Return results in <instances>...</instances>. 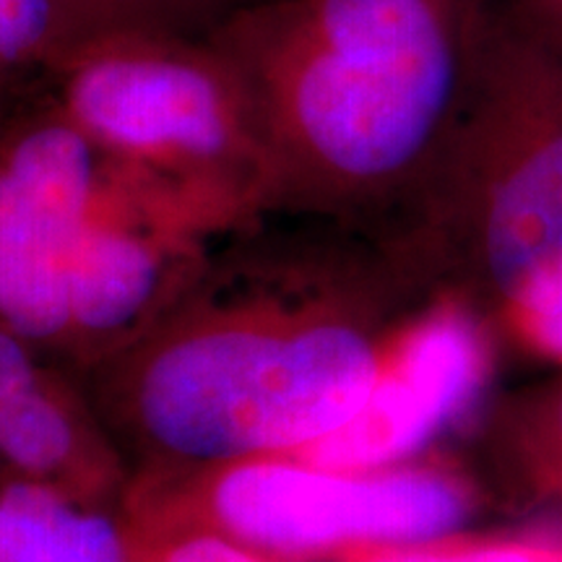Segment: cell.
Here are the masks:
<instances>
[{"instance_id":"1","label":"cell","mask_w":562,"mask_h":562,"mask_svg":"<svg viewBox=\"0 0 562 562\" xmlns=\"http://www.w3.org/2000/svg\"><path fill=\"white\" fill-rule=\"evenodd\" d=\"M422 292L435 290L381 240L250 224L76 381L131 480L300 453L360 409Z\"/></svg>"},{"instance_id":"2","label":"cell","mask_w":562,"mask_h":562,"mask_svg":"<svg viewBox=\"0 0 562 562\" xmlns=\"http://www.w3.org/2000/svg\"><path fill=\"white\" fill-rule=\"evenodd\" d=\"M487 34L482 0H258L224 16L206 40L256 117L263 216L389 235L459 123Z\"/></svg>"},{"instance_id":"3","label":"cell","mask_w":562,"mask_h":562,"mask_svg":"<svg viewBox=\"0 0 562 562\" xmlns=\"http://www.w3.org/2000/svg\"><path fill=\"white\" fill-rule=\"evenodd\" d=\"M383 243L487 323L562 263L560 50L490 26L459 123Z\"/></svg>"},{"instance_id":"4","label":"cell","mask_w":562,"mask_h":562,"mask_svg":"<svg viewBox=\"0 0 562 562\" xmlns=\"http://www.w3.org/2000/svg\"><path fill=\"white\" fill-rule=\"evenodd\" d=\"M476 484L442 467L341 472L294 453L133 476L123 510L146 521L206 526L279 562L453 537Z\"/></svg>"},{"instance_id":"5","label":"cell","mask_w":562,"mask_h":562,"mask_svg":"<svg viewBox=\"0 0 562 562\" xmlns=\"http://www.w3.org/2000/svg\"><path fill=\"white\" fill-rule=\"evenodd\" d=\"M55 108L112 157L263 216V151L248 94L209 40L131 30L55 70Z\"/></svg>"},{"instance_id":"6","label":"cell","mask_w":562,"mask_h":562,"mask_svg":"<svg viewBox=\"0 0 562 562\" xmlns=\"http://www.w3.org/2000/svg\"><path fill=\"white\" fill-rule=\"evenodd\" d=\"M123 172L55 104L0 128V326L58 362L76 252Z\"/></svg>"},{"instance_id":"7","label":"cell","mask_w":562,"mask_h":562,"mask_svg":"<svg viewBox=\"0 0 562 562\" xmlns=\"http://www.w3.org/2000/svg\"><path fill=\"white\" fill-rule=\"evenodd\" d=\"M490 368V323L438 292L396 334L360 409L294 456L341 472L406 467L476 402Z\"/></svg>"},{"instance_id":"8","label":"cell","mask_w":562,"mask_h":562,"mask_svg":"<svg viewBox=\"0 0 562 562\" xmlns=\"http://www.w3.org/2000/svg\"><path fill=\"white\" fill-rule=\"evenodd\" d=\"M0 482H34L121 505L131 469L76 372L0 326Z\"/></svg>"},{"instance_id":"9","label":"cell","mask_w":562,"mask_h":562,"mask_svg":"<svg viewBox=\"0 0 562 562\" xmlns=\"http://www.w3.org/2000/svg\"><path fill=\"white\" fill-rule=\"evenodd\" d=\"M0 562H131L123 505L34 482H0Z\"/></svg>"},{"instance_id":"10","label":"cell","mask_w":562,"mask_h":562,"mask_svg":"<svg viewBox=\"0 0 562 562\" xmlns=\"http://www.w3.org/2000/svg\"><path fill=\"white\" fill-rule=\"evenodd\" d=\"M178 0H0V76L50 68L91 42L131 30H170Z\"/></svg>"},{"instance_id":"11","label":"cell","mask_w":562,"mask_h":562,"mask_svg":"<svg viewBox=\"0 0 562 562\" xmlns=\"http://www.w3.org/2000/svg\"><path fill=\"white\" fill-rule=\"evenodd\" d=\"M492 484L533 505L562 508V375L503 398L484 430Z\"/></svg>"},{"instance_id":"12","label":"cell","mask_w":562,"mask_h":562,"mask_svg":"<svg viewBox=\"0 0 562 562\" xmlns=\"http://www.w3.org/2000/svg\"><path fill=\"white\" fill-rule=\"evenodd\" d=\"M128 516V513H125ZM131 562H279L206 526L128 516Z\"/></svg>"},{"instance_id":"13","label":"cell","mask_w":562,"mask_h":562,"mask_svg":"<svg viewBox=\"0 0 562 562\" xmlns=\"http://www.w3.org/2000/svg\"><path fill=\"white\" fill-rule=\"evenodd\" d=\"M339 562H562V542H453V537L417 544L362 547Z\"/></svg>"},{"instance_id":"14","label":"cell","mask_w":562,"mask_h":562,"mask_svg":"<svg viewBox=\"0 0 562 562\" xmlns=\"http://www.w3.org/2000/svg\"><path fill=\"white\" fill-rule=\"evenodd\" d=\"M497 323L531 355L562 362V263L513 300Z\"/></svg>"},{"instance_id":"15","label":"cell","mask_w":562,"mask_h":562,"mask_svg":"<svg viewBox=\"0 0 562 562\" xmlns=\"http://www.w3.org/2000/svg\"><path fill=\"white\" fill-rule=\"evenodd\" d=\"M539 3H542L547 11H552L554 16L562 19V0H539Z\"/></svg>"}]
</instances>
